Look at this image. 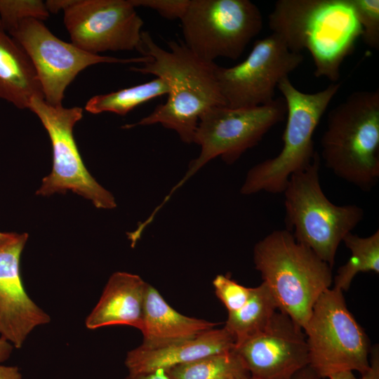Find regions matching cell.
<instances>
[{"label": "cell", "instance_id": "obj_1", "mask_svg": "<svg viewBox=\"0 0 379 379\" xmlns=\"http://www.w3.org/2000/svg\"><path fill=\"white\" fill-rule=\"evenodd\" d=\"M168 45V50L160 47L148 32L142 31L138 51L150 59L130 69L162 79L170 91L165 103L122 128L160 124L175 131L183 142L191 144L201 116L212 107L226 106L215 77L217 65L198 58L183 42L173 40Z\"/></svg>", "mask_w": 379, "mask_h": 379}, {"label": "cell", "instance_id": "obj_2", "mask_svg": "<svg viewBox=\"0 0 379 379\" xmlns=\"http://www.w3.org/2000/svg\"><path fill=\"white\" fill-rule=\"evenodd\" d=\"M268 25L292 52L307 50L314 76L333 83L362 32L351 0H278Z\"/></svg>", "mask_w": 379, "mask_h": 379}, {"label": "cell", "instance_id": "obj_3", "mask_svg": "<svg viewBox=\"0 0 379 379\" xmlns=\"http://www.w3.org/2000/svg\"><path fill=\"white\" fill-rule=\"evenodd\" d=\"M253 262L278 310L303 329L317 300L331 288L332 267L286 229L272 232L255 245Z\"/></svg>", "mask_w": 379, "mask_h": 379}, {"label": "cell", "instance_id": "obj_4", "mask_svg": "<svg viewBox=\"0 0 379 379\" xmlns=\"http://www.w3.org/2000/svg\"><path fill=\"white\" fill-rule=\"evenodd\" d=\"M325 166L364 191L379 179V91L351 93L328 114L321 138Z\"/></svg>", "mask_w": 379, "mask_h": 379}, {"label": "cell", "instance_id": "obj_5", "mask_svg": "<svg viewBox=\"0 0 379 379\" xmlns=\"http://www.w3.org/2000/svg\"><path fill=\"white\" fill-rule=\"evenodd\" d=\"M318 154L306 168L291 175L284 194L285 224L295 240L331 267L344 237L364 218L354 204L338 206L325 195L319 181Z\"/></svg>", "mask_w": 379, "mask_h": 379}, {"label": "cell", "instance_id": "obj_6", "mask_svg": "<svg viewBox=\"0 0 379 379\" xmlns=\"http://www.w3.org/2000/svg\"><path fill=\"white\" fill-rule=\"evenodd\" d=\"M340 85L332 83L324 90L311 93L296 88L288 77L281 80L277 88L285 100L287 116L283 148L275 157L248 171L240 190L242 194L283 192L291 175L312 163L317 154L314 148V133Z\"/></svg>", "mask_w": 379, "mask_h": 379}, {"label": "cell", "instance_id": "obj_7", "mask_svg": "<svg viewBox=\"0 0 379 379\" xmlns=\"http://www.w3.org/2000/svg\"><path fill=\"white\" fill-rule=\"evenodd\" d=\"M303 331L309 366L320 378L342 371L361 374L368 368L369 339L348 310L342 291L333 286L320 295Z\"/></svg>", "mask_w": 379, "mask_h": 379}, {"label": "cell", "instance_id": "obj_8", "mask_svg": "<svg viewBox=\"0 0 379 379\" xmlns=\"http://www.w3.org/2000/svg\"><path fill=\"white\" fill-rule=\"evenodd\" d=\"M286 115L284 99L278 98L265 105L248 108L212 107L200 117L193 142L201 151L184 177L172 188L160 209L172 194L205 164L220 157L227 164L234 163L247 149L256 145L264 135Z\"/></svg>", "mask_w": 379, "mask_h": 379}, {"label": "cell", "instance_id": "obj_9", "mask_svg": "<svg viewBox=\"0 0 379 379\" xmlns=\"http://www.w3.org/2000/svg\"><path fill=\"white\" fill-rule=\"evenodd\" d=\"M180 21L184 44L209 62L239 58L262 27L261 12L249 0H190Z\"/></svg>", "mask_w": 379, "mask_h": 379}, {"label": "cell", "instance_id": "obj_10", "mask_svg": "<svg viewBox=\"0 0 379 379\" xmlns=\"http://www.w3.org/2000/svg\"><path fill=\"white\" fill-rule=\"evenodd\" d=\"M28 109L40 119L51 141L53 168L42 180L37 195L73 192L92 201L98 208L116 207L114 197L89 173L77 146L73 128L83 116L79 107L53 105L44 98L34 97Z\"/></svg>", "mask_w": 379, "mask_h": 379}, {"label": "cell", "instance_id": "obj_11", "mask_svg": "<svg viewBox=\"0 0 379 379\" xmlns=\"http://www.w3.org/2000/svg\"><path fill=\"white\" fill-rule=\"evenodd\" d=\"M29 57L40 81L44 100L53 105H61L65 92L79 72L99 63H140L149 57L119 58L86 52L72 42L54 35L39 20L22 21L8 32Z\"/></svg>", "mask_w": 379, "mask_h": 379}, {"label": "cell", "instance_id": "obj_12", "mask_svg": "<svg viewBox=\"0 0 379 379\" xmlns=\"http://www.w3.org/2000/svg\"><path fill=\"white\" fill-rule=\"evenodd\" d=\"M303 60L301 53L290 51L274 33L257 40L241 62L231 67H216L215 77L226 106L248 108L272 102L279 83Z\"/></svg>", "mask_w": 379, "mask_h": 379}, {"label": "cell", "instance_id": "obj_13", "mask_svg": "<svg viewBox=\"0 0 379 379\" xmlns=\"http://www.w3.org/2000/svg\"><path fill=\"white\" fill-rule=\"evenodd\" d=\"M72 43L96 55L138 50L143 21L131 0H73L64 11Z\"/></svg>", "mask_w": 379, "mask_h": 379}, {"label": "cell", "instance_id": "obj_14", "mask_svg": "<svg viewBox=\"0 0 379 379\" xmlns=\"http://www.w3.org/2000/svg\"><path fill=\"white\" fill-rule=\"evenodd\" d=\"M234 350L255 379H290L309 366L303 329L279 310L262 331Z\"/></svg>", "mask_w": 379, "mask_h": 379}, {"label": "cell", "instance_id": "obj_15", "mask_svg": "<svg viewBox=\"0 0 379 379\" xmlns=\"http://www.w3.org/2000/svg\"><path fill=\"white\" fill-rule=\"evenodd\" d=\"M27 233L0 247V334L14 347L20 348L29 334L50 322V316L27 293L21 278L20 257Z\"/></svg>", "mask_w": 379, "mask_h": 379}, {"label": "cell", "instance_id": "obj_16", "mask_svg": "<svg viewBox=\"0 0 379 379\" xmlns=\"http://www.w3.org/2000/svg\"><path fill=\"white\" fill-rule=\"evenodd\" d=\"M235 341L223 327L212 328L197 337L158 349L140 345L129 351L125 359L128 373H138L168 370L201 357L233 350Z\"/></svg>", "mask_w": 379, "mask_h": 379}, {"label": "cell", "instance_id": "obj_17", "mask_svg": "<svg viewBox=\"0 0 379 379\" xmlns=\"http://www.w3.org/2000/svg\"><path fill=\"white\" fill-rule=\"evenodd\" d=\"M147 284L140 276L117 272L108 279L96 305L86 317V326L96 329L109 326H142Z\"/></svg>", "mask_w": 379, "mask_h": 379}, {"label": "cell", "instance_id": "obj_18", "mask_svg": "<svg viewBox=\"0 0 379 379\" xmlns=\"http://www.w3.org/2000/svg\"><path fill=\"white\" fill-rule=\"evenodd\" d=\"M217 325L205 319L182 314L173 308L157 288L147 284L140 346L158 349L192 339Z\"/></svg>", "mask_w": 379, "mask_h": 379}, {"label": "cell", "instance_id": "obj_19", "mask_svg": "<svg viewBox=\"0 0 379 379\" xmlns=\"http://www.w3.org/2000/svg\"><path fill=\"white\" fill-rule=\"evenodd\" d=\"M34 97L44 98L35 68L0 21V99L25 109Z\"/></svg>", "mask_w": 379, "mask_h": 379}, {"label": "cell", "instance_id": "obj_20", "mask_svg": "<svg viewBox=\"0 0 379 379\" xmlns=\"http://www.w3.org/2000/svg\"><path fill=\"white\" fill-rule=\"evenodd\" d=\"M277 310L272 294L262 281L251 288L248 300L240 309L228 313L224 328L234 338L236 346L262 331Z\"/></svg>", "mask_w": 379, "mask_h": 379}, {"label": "cell", "instance_id": "obj_21", "mask_svg": "<svg viewBox=\"0 0 379 379\" xmlns=\"http://www.w3.org/2000/svg\"><path fill=\"white\" fill-rule=\"evenodd\" d=\"M170 91L168 84L157 77L146 83L92 97L85 109L92 114L112 112L124 116L135 107Z\"/></svg>", "mask_w": 379, "mask_h": 379}, {"label": "cell", "instance_id": "obj_22", "mask_svg": "<svg viewBox=\"0 0 379 379\" xmlns=\"http://www.w3.org/2000/svg\"><path fill=\"white\" fill-rule=\"evenodd\" d=\"M345 246L351 251V257L333 278V287L346 291L354 277L360 272L379 273V230L366 237L352 232L343 239Z\"/></svg>", "mask_w": 379, "mask_h": 379}, {"label": "cell", "instance_id": "obj_23", "mask_svg": "<svg viewBox=\"0 0 379 379\" xmlns=\"http://www.w3.org/2000/svg\"><path fill=\"white\" fill-rule=\"evenodd\" d=\"M166 371L172 379H234L249 374L234 350L208 355Z\"/></svg>", "mask_w": 379, "mask_h": 379}, {"label": "cell", "instance_id": "obj_24", "mask_svg": "<svg viewBox=\"0 0 379 379\" xmlns=\"http://www.w3.org/2000/svg\"><path fill=\"white\" fill-rule=\"evenodd\" d=\"M49 14L45 2L40 0H0V21L7 32L24 20L42 21Z\"/></svg>", "mask_w": 379, "mask_h": 379}, {"label": "cell", "instance_id": "obj_25", "mask_svg": "<svg viewBox=\"0 0 379 379\" xmlns=\"http://www.w3.org/2000/svg\"><path fill=\"white\" fill-rule=\"evenodd\" d=\"M361 27L363 41L370 48H379V1L351 0Z\"/></svg>", "mask_w": 379, "mask_h": 379}, {"label": "cell", "instance_id": "obj_26", "mask_svg": "<svg viewBox=\"0 0 379 379\" xmlns=\"http://www.w3.org/2000/svg\"><path fill=\"white\" fill-rule=\"evenodd\" d=\"M212 284L217 298L228 313L240 309L248 300L251 292V288L239 284L228 275L218 274Z\"/></svg>", "mask_w": 379, "mask_h": 379}, {"label": "cell", "instance_id": "obj_27", "mask_svg": "<svg viewBox=\"0 0 379 379\" xmlns=\"http://www.w3.org/2000/svg\"><path fill=\"white\" fill-rule=\"evenodd\" d=\"M190 0H131L133 5L145 7L156 11L162 17L168 20L182 18Z\"/></svg>", "mask_w": 379, "mask_h": 379}, {"label": "cell", "instance_id": "obj_28", "mask_svg": "<svg viewBox=\"0 0 379 379\" xmlns=\"http://www.w3.org/2000/svg\"><path fill=\"white\" fill-rule=\"evenodd\" d=\"M358 379H379V348L378 345L371 347L368 368Z\"/></svg>", "mask_w": 379, "mask_h": 379}, {"label": "cell", "instance_id": "obj_29", "mask_svg": "<svg viewBox=\"0 0 379 379\" xmlns=\"http://www.w3.org/2000/svg\"><path fill=\"white\" fill-rule=\"evenodd\" d=\"M124 379H172L166 370L158 369L146 373H128Z\"/></svg>", "mask_w": 379, "mask_h": 379}, {"label": "cell", "instance_id": "obj_30", "mask_svg": "<svg viewBox=\"0 0 379 379\" xmlns=\"http://www.w3.org/2000/svg\"><path fill=\"white\" fill-rule=\"evenodd\" d=\"M0 379H22V374L18 366L0 364Z\"/></svg>", "mask_w": 379, "mask_h": 379}, {"label": "cell", "instance_id": "obj_31", "mask_svg": "<svg viewBox=\"0 0 379 379\" xmlns=\"http://www.w3.org/2000/svg\"><path fill=\"white\" fill-rule=\"evenodd\" d=\"M73 0H48L45 2L49 13H57L65 11L72 3Z\"/></svg>", "mask_w": 379, "mask_h": 379}, {"label": "cell", "instance_id": "obj_32", "mask_svg": "<svg viewBox=\"0 0 379 379\" xmlns=\"http://www.w3.org/2000/svg\"><path fill=\"white\" fill-rule=\"evenodd\" d=\"M13 345L3 337H0V364L10 357Z\"/></svg>", "mask_w": 379, "mask_h": 379}, {"label": "cell", "instance_id": "obj_33", "mask_svg": "<svg viewBox=\"0 0 379 379\" xmlns=\"http://www.w3.org/2000/svg\"><path fill=\"white\" fill-rule=\"evenodd\" d=\"M290 379H321L318 375L309 366L299 371Z\"/></svg>", "mask_w": 379, "mask_h": 379}, {"label": "cell", "instance_id": "obj_34", "mask_svg": "<svg viewBox=\"0 0 379 379\" xmlns=\"http://www.w3.org/2000/svg\"><path fill=\"white\" fill-rule=\"evenodd\" d=\"M328 379H358L355 377L353 372L342 371L333 373L328 377Z\"/></svg>", "mask_w": 379, "mask_h": 379}, {"label": "cell", "instance_id": "obj_35", "mask_svg": "<svg viewBox=\"0 0 379 379\" xmlns=\"http://www.w3.org/2000/svg\"><path fill=\"white\" fill-rule=\"evenodd\" d=\"M18 234L0 232V247L15 239Z\"/></svg>", "mask_w": 379, "mask_h": 379}, {"label": "cell", "instance_id": "obj_36", "mask_svg": "<svg viewBox=\"0 0 379 379\" xmlns=\"http://www.w3.org/2000/svg\"><path fill=\"white\" fill-rule=\"evenodd\" d=\"M234 379H255V378H253L249 374H247V375H242V376H240Z\"/></svg>", "mask_w": 379, "mask_h": 379}]
</instances>
